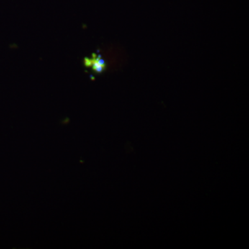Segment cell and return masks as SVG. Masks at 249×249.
Instances as JSON below:
<instances>
[{
	"mask_svg": "<svg viewBox=\"0 0 249 249\" xmlns=\"http://www.w3.org/2000/svg\"><path fill=\"white\" fill-rule=\"evenodd\" d=\"M91 64H92L93 70L98 72L102 71L105 67L104 62L101 59H95L91 61Z\"/></svg>",
	"mask_w": 249,
	"mask_h": 249,
	"instance_id": "6da1fadb",
	"label": "cell"
}]
</instances>
